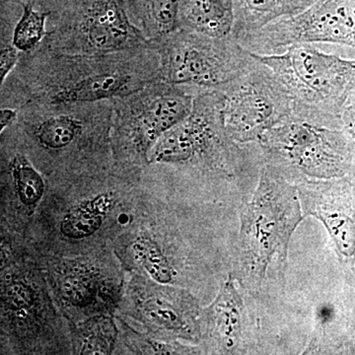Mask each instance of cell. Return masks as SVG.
I'll list each match as a JSON object with an SVG mask.
<instances>
[{
    "label": "cell",
    "mask_w": 355,
    "mask_h": 355,
    "mask_svg": "<svg viewBox=\"0 0 355 355\" xmlns=\"http://www.w3.org/2000/svg\"><path fill=\"white\" fill-rule=\"evenodd\" d=\"M296 186L304 216L319 219L335 242L340 258L355 263L354 182L347 176L304 179Z\"/></svg>",
    "instance_id": "obj_7"
},
{
    "label": "cell",
    "mask_w": 355,
    "mask_h": 355,
    "mask_svg": "<svg viewBox=\"0 0 355 355\" xmlns=\"http://www.w3.org/2000/svg\"><path fill=\"white\" fill-rule=\"evenodd\" d=\"M263 163L301 180H331L355 171V140L333 128L292 113L258 142Z\"/></svg>",
    "instance_id": "obj_3"
},
{
    "label": "cell",
    "mask_w": 355,
    "mask_h": 355,
    "mask_svg": "<svg viewBox=\"0 0 355 355\" xmlns=\"http://www.w3.org/2000/svg\"><path fill=\"white\" fill-rule=\"evenodd\" d=\"M304 217L297 186L263 163L253 198L240 216L236 279L241 286L258 291L270 266L286 270L292 235Z\"/></svg>",
    "instance_id": "obj_1"
},
{
    "label": "cell",
    "mask_w": 355,
    "mask_h": 355,
    "mask_svg": "<svg viewBox=\"0 0 355 355\" xmlns=\"http://www.w3.org/2000/svg\"><path fill=\"white\" fill-rule=\"evenodd\" d=\"M139 90L132 76L121 74H98L86 77L53 96L58 104L90 103L123 96Z\"/></svg>",
    "instance_id": "obj_13"
},
{
    "label": "cell",
    "mask_w": 355,
    "mask_h": 355,
    "mask_svg": "<svg viewBox=\"0 0 355 355\" xmlns=\"http://www.w3.org/2000/svg\"><path fill=\"white\" fill-rule=\"evenodd\" d=\"M181 0H149L150 12L159 32L171 34L180 26L179 13Z\"/></svg>",
    "instance_id": "obj_20"
},
{
    "label": "cell",
    "mask_w": 355,
    "mask_h": 355,
    "mask_svg": "<svg viewBox=\"0 0 355 355\" xmlns=\"http://www.w3.org/2000/svg\"><path fill=\"white\" fill-rule=\"evenodd\" d=\"M135 257L153 279L160 284H169L173 279V270L157 243L150 238L140 237L133 247Z\"/></svg>",
    "instance_id": "obj_16"
},
{
    "label": "cell",
    "mask_w": 355,
    "mask_h": 355,
    "mask_svg": "<svg viewBox=\"0 0 355 355\" xmlns=\"http://www.w3.org/2000/svg\"><path fill=\"white\" fill-rule=\"evenodd\" d=\"M233 37L241 39L280 18L302 12L318 0H233Z\"/></svg>",
    "instance_id": "obj_11"
},
{
    "label": "cell",
    "mask_w": 355,
    "mask_h": 355,
    "mask_svg": "<svg viewBox=\"0 0 355 355\" xmlns=\"http://www.w3.org/2000/svg\"><path fill=\"white\" fill-rule=\"evenodd\" d=\"M13 177L21 202L34 207L40 202L44 191L43 178L27 159L18 156L13 162Z\"/></svg>",
    "instance_id": "obj_17"
},
{
    "label": "cell",
    "mask_w": 355,
    "mask_h": 355,
    "mask_svg": "<svg viewBox=\"0 0 355 355\" xmlns=\"http://www.w3.org/2000/svg\"><path fill=\"white\" fill-rule=\"evenodd\" d=\"M4 301L11 309L23 310L31 307L34 295L31 289L22 282H12L4 288Z\"/></svg>",
    "instance_id": "obj_22"
},
{
    "label": "cell",
    "mask_w": 355,
    "mask_h": 355,
    "mask_svg": "<svg viewBox=\"0 0 355 355\" xmlns=\"http://www.w3.org/2000/svg\"><path fill=\"white\" fill-rule=\"evenodd\" d=\"M62 294L72 303H84L92 294V282L83 275H69L65 277L62 286Z\"/></svg>",
    "instance_id": "obj_21"
},
{
    "label": "cell",
    "mask_w": 355,
    "mask_h": 355,
    "mask_svg": "<svg viewBox=\"0 0 355 355\" xmlns=\"http://www.w3.org/2000/svg\"><path fill=\"white\" fill-rule=\"evenodd\" d=\"M17 49L12 46H6L1 49L0 55V83H3L4 79L8 76L10 70L17 62Z\"/></svg>",
    "instance_id": "obj_23"
},
{
    "label": "cell",
    "mask_w": 355,
    "mask_h": 355,
    "mask_svg": "<svg viewBox=\"0 0 355 355\" xmlns=\"http://www.w3.org/2000/svg\"><path fill=\"white\" fill-rule=\"evenodd\" d=\"M293 100V114L343 128V112L355 90V60L322 50L321 44H293L277 55H256Z\"/></svg>",
    "instance_id": "obj_2"
},
{
    "label": "cell",
    "mask_w": 355,
    "mask_h": 355,
    "mask_svg": "<svg viewBox=\"0 0 355 355\" xmlns=\"http://www.w3.org/2000/svg\"><path fill=\"white\" fill-rule=\"evenodd\" d=\"M80 128V121L71 116H53L39 125L37 135L46 148L60 149L73 141Z\"/></svg>",
    "instance_id": "obj_15"
},
{
    "label": "cell",
    "mask_w": 355,
    "mask_h": 355,
    "mask_svg": "<svg viewBox=\"0 0 355 355\" xmlns=\"http://www.w3.org/2000/svg\"><path fill=\"white\" fill-rule=\"evenodd\" d=\"M256 62L244 76L222 89L224 125L242 144H258L270 128L293 113V100L265 64Z\"/></svg>",
    "instance_id": "obj_5"
},
{
    "label": "cell",
    "mask_w": 355,
    "mask_h": 355,
    "mask_svg": "<svg viewBox=\"0 0 355 355\" xmlns=\"http://www.w3.org/2000/svg\"><path fill=\"white\" fill-rule=\"evenodd\" d=\"M254 53L233 37L189 31L173 40L166 55V78L177 85L225 88L253 67Z\"/></svg>",
    "instance_id": "obj_4"
},
{
    "label": "cell",
    "mask_w": 355,
    "mask_h": 355,
    "mask_svg": "<svg viewBox=\"0 0 355 355\" xmlns=\"http://www.w3.org/2000/svg\"><path fill=\"white\" fill-rule=\"evenodd\" d=\"M46 14L24 6L22 17L14 30L13 46L18 51H29L36 46L44 35Z\"/></svg>",
    "instance_id": "obj_18"
},
{
    "label": "cell",
    "mask_w": 355,
    "mask_h": 355,
    "mask_svg": "<svg viewBox=\"0 0 355 355\" xmlns=\"http://www.w3.org/2000/svg\"><path fill=\"white\" fill-rule=\"evenodd\" d=\"M108 198L100 197L70 211L60 224V231L70 239H83L92 235L103 223Z\"/></svg>",
    "instance_id": "obj_14"
},
{
    "label": "cell",
    "mask_w": 355,
    "mask_h": 355,
    "mask_svg": "<svg viewBox=\"0 0 355 355\" xmlns=\"http://www.w3.org/2000/svg\"><path fill=\"white\" fill-rule=\"evenodd\" d=\"M195 100L193 94L181 89H171L157 96L139 116V132L144 141L155 144L165 132L188 118Z\"/></svg>",
    "instance_id": "obj_9"
},
{
    "label": "cell",
    "mask_w": 355,
    "mask_h": 355,
    "mask_svg": "<svg viewBox=\"0 0 355 355\" xmlns=\"http://www.w3.org/2000/svg\"><path fill=\"white\" fill-rule=\"evenodd\" d=\"M17 113L12 109H2L0 113V128L1 130L13 123L16 119Z\"/></svg>",
    "instance_id": "obj_25"
},
{
    "label": "cell",
    "mask_w": 355,
    "mask_h": 355,
    "mask_svg": "<svg viewBox=\"0 0 355 355\" xmlns=\"http://www.w3.org/2000/svg\"><path fill=\"white\" fill-rule=\"evenodd\" d=\"M237 41L260 55H277L305 43L355 49V0H318L302 12L273 21Z\"/></svg>",
    "instance_id": "obj_6"
},
{
    "label": "cell",
    "mask_w": 355,
    "mask_h": 355,
    "mask_svg": "<svg viewBox=\"0 0 355 355\" xmlns=\"http://www.w3.org/2000/svg\"><path fill=\"white\" fill-rule=\"evenodd\" d=\"M209 319L212 334L224 354H236L242 349L246 309L232 277L224 284L216 302L209 308Z\"/></svg>",
    "instance_id": "obj_8"
},
{
    "label": "cell",
    "mask_w": 355,
    "mask_h": 355,
    "mask_svg": "<svg viewBox=\"0 0 355 355\" xmlns=\"http://www.w3.org/2000/svg\"><path fill=\"white\" fill-rule=\"evenodd\" d=\"M84 32L98 50H114L127 43L132 32L123 8L114 0H97L87 9Z\"/></svg>",
    "instance_id": "obj_10"
},
{
    "label": "cell",
    "mask_w": 355,
    "mask_h": 355,
    "mask_svg": "<svg viewBox=\"0 0 355 355\" xmlns=\"http://www.w3.org/2000/svg\"><path fill=\"white\" fill-rule=\"evenodd\" d=\"M343 128L350 133L355 140V90L349 96L343 112Z\"/></svg>",
    "instance_id": "obj_24"
},
{
    "label": "cell",
    "mask_w": 355,
    "mask_h": 355,
    "mask_svg": "<svg viewBox=\"0 0 355 355\" xmlns=\"http://www.w3.org/2000/svg\"><path fill=\"white\" fill-rule=\"evenodd\" d=\"M84 336L81 354H108L113 349L114 328L109 319L91 321L84 328Z\"/></svg>",
    "instance_id": "obj_19"
},
{
    "label": "cell",
    "mask_w": 355,
    "mask_h": 355,
    "mask_svg": "<svg viewBox=\"0 0 355 355\" xmlns=\"http://www.w3.org/2000/svg\"><path fill=\"white\" fill-rule=\"evenodd\" d=\"M179 22L189 31L217 38L230 36L234 25V1L181 0Z\"/></svg>",
    "instance_id": "obj_12"
}]
</instances>
